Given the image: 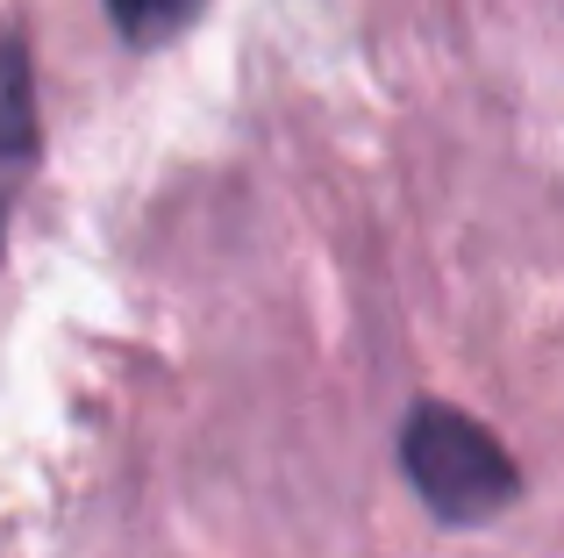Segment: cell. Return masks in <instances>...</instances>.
<instances>
[{
	"label": "cell",
	"mask_w": 564,
	"mask_h": 558,
	"mask_svg": "<svg viewBox=\"0 0 564 558\" xmlns=\"http://www.w3.org/2000/svg\"><path fill=\"white\" fill-rule=\"evenodd\" d=\"M400 465H408L414 494L429 502V516L451 523V530H479L500 508L522 494L514 480V459L486 422H471L465 408H414L408 430H400Z\"/></svg>",
	"instance_id": "1"
},
{
	"label": "cell",
	"mask_w": 564,
	"mask_h": 558,
	"mask_svg": "<svg viewBox=\"0 0 564 558\" xmlns=\"http://www.w3.org/2000/svg\"><path fill=\"white\" fill-rule=\"evenodd\" d=\"M36 172V79H29V43L0 29V229Z\"/></svg>",
	"instance_id": "2"
},
{
	"label": "cell",
	"mask_w": 564,
	"mask_h": 558,
	"mask_svg": "<svg viewBox=\"0 0 564 558\" xmlns=\"http://www.w3.org/2000/svg\"><path fill=\"white\" fill-rule=\"evenodd\" d=\"M207 0H108L115 29H122V43H137V51H151V43H172L180 29L200 22Z\"/></svg>",
	"instance_id": "3"
}]
</instances>
